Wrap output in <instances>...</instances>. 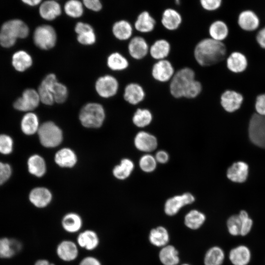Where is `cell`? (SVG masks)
<instances>
[{
  "label": "cell",
  "mask_w": 265,
  "mask_h": 265,
  "mask_svg": "<svg viewBox=\"0 0 265 265\" xmlns=\"http://www.w3.org/2000/svg\"><path fill=\"white\" fill-rule=\"evenodd\" d=\"M226 55V48L221 41L211 38L201 40L196 45L194 56L197 63L202 67L215 65L223 60Z\"/></svg>",
  "instance_id": "1"
},
{
  "label": "cell",
  "mask_w": 265,
  "mask_h": 265,
  "mask_svg": "<svg viewBox=\"0 0 265 265\" xmlns=\"http://www.w3.org/2000/svg\"><path fill=\"white\" fill-rule=\"evenodd\" d=\"M29 33V27L24 21L19 19L10 20L1 26L0 44L5 48L11 47L18 38H26Z\"/></svg>",
  "instance_id": "2"
},
{
  "label": "cell",
  "mask_w": 265,
  "mask_h": 265,
  "mask_svg": "<svg viewBox=\"0 0 265 265\" xmlns=\"http://www.w3.org/2000/svg\"><path fill=\"white\" fill-rule=\"evenodd\" d=\"M106 112L103 106L96 102H89L81 108L79 118L81 125L87 128H99L104 123Z\"/></svg>",
  "instance_id": "3"
},
{
  "label": "cell",
  "mask_w": 265,
  "mask_h": 265,
  "mask_svg": "<svg viewBox=\"0 0 265 265\" xmlns=\"http://www.w3.org/2000/svg\"><path fill=\"white\" fill-rule=\"evenodd\" d=\"M195 78V73L189 67H184L175 73L170 80L169 91L175 98H183L185 90Z\"/></svg>",
  "instance_id": "4"
},
{
  "label": "cell",
  "mask_w": 265,
  "mask_h": 265,
  "mask_svg": "<svg viewBox=\"0 0 265 265\" xmlns=\"http://www.w3.org/2000/svg\"><path fill=\"white\" fill-rule=\"evenodd\" d=\"M37 133L40 143L47 148L56 147L63 140V133L61 129L52 121L42 123Z\"/></svg>",
  "instance_id": "5"
},
{
  "label": "cell",
  "mask_w": 265,
  "mask_h": 265,
  "mask_svg": "<svg viewBox=\"0 0 265 265\" xmlns=\"http://www.w3.org/2000/svg\"><path fill=\"white\" fill-rule=\"evenodd\" d=\"M57 32L51 25L44 24L38 26L33 33V40L39 49L48 50L53 48L56 44Z\"/></svg>",
  "instance_id": "6"
},
{
  "label": "cell",
  "mask_w": 265,
  "mask_h": 265,
  "mask_svg": "<svg viewBox=\"0 0 265 265\" xmlns=\"http://www.w3.org/2000/svg\"><path fill=\"white\" fill-rule=\"evenodd\" d=\"M248 132L252 143L265 148V115L253 114L249 120Z\"/></svg>",
  "instance_id": "7"
},
{
  "label": "cell",
  "mask_w": 265,
  "mask_h": 265,
  "mask_svg": "<svg viewBox=\"0 0 265 265\" xmlns=\"http://www.w3.org/2000/svg\"><path fill=\"white\" fill-rule=\"evenodd\" d=\"M80 247L76 241L70 239H63L59 241L55 248L56 257L64 263H72L79 256Z\"/></svg>",
  "instance_id": "8"
},
{
  "label": "cell",
  "mask_w": 265,
  "mask_h": 265,
  "mask_svg": "<svg viewBox=\"0 0 265 265\" xmlns=\"http://www.w3.org/2000/svg\"><path fill=\"white\" fill-rule=\"evenodd\" d=\"M119 84L115 77L110 75L100 77L95 83V89L98 95L107 99L115 96L119 89Z\"/></svg>",
  "instance_id": "9"
},
{
  "label": "cell",
  "mask_w": 265,
  "mask_h": 265,
  "mask_svg": "<svg viewBox=\"0 0 265 265\" xmlns=\"http://www.w3.org/2000/svg\"><path fill=\"white\" fill-rule=\"evenodd\" d=\"M40 102L37 90L28 88L23 92L22 97L14 102L13 106L19 111L31 112L38 107Z\"/></svg>",
  "instance_id": "10"
},
{
  "label": "cell",
  "mask_w": 265,
  "mask_h": 265,
  "mask_svg": "<svg viewBox=\"0 0 265 265\" xmlns=\"http://www.w3.org/2000/svg\"><path fill=\"white\" fill-rule=\"evenodd\" d=\"M76 242L80 248L92 252L98 248L101 240L97 232L87 229L81 230L77 235Z\"/></svg>",
  "instance_id": "11"
},
{
  "label": "cell",
  "mask_w": 265,
  "mask_h": 265,
  "mask_svg": "<svg viewBox=\"0 0 265 265\" xmlns=\"http://www.w3.org/2000/svg\"><path fill=\"white\" fill-rule=\"evenodd\" d=\"M39 16L47 22H52L63 13L62 5L57 0H44L38 7Z\"/></svg>",
  "instance_id": "12"
},
{
  "label": "cell",
  "mask_w": 265,
  "mask_h": 265,
  "mask_svg": "<svg viewBox=\"0 0 265 265\" xmlns=\"http://www.w3.org/2000/svg\"><path fill=\"white\" fill-rule=\"evenodd\" d=\"M175 73L172 64L166 59L158 60L153 65L151 70L153 79L160 82L170 80Z\"/></svg>",
  "instance_id": "13"
},
{
  "label": "cell",
  "mask_w": 265,
  "mask_h": 265,
  "mask_svg": "<svg viewBox=\"0 0 265 265\" xmlns=\"http://www.w3.org/2000/svg\"><path fill=\"white\" fill-rule=\"evenodd\" d=\"M195 201L194 196L190 193H185L169 198L164 205L165 213L169 216L175 215L184 206Z\"/></svg>",
  "instance_id": "14"
},
{
  "label": "cell",
  "mask_w": 265,
  "mask_h": 265,
  "mask_svg": "<svg viewBox=\"0 0 265 265\" xmlns=\"http://www.w3.org/2000/svg\"><path fill=\"white\" fill-rule=\"evenodd\" d=\"M57 80L56 76L53 73L48 74L42 80L37 91L40 101L43 104L51 106L54 103L51 88Z\"/></svg>",
  "instance_id": "15"
},
{
  "label": "cell",
  "mask_w": 265,
  "mask_h": 265,
  "mask_svg": "<svg viewBox=\"0 0 265 265\" xmlns=\"http://www.w3.org/2000/svg\"><path fill=\"white\" fill-rule=\"evenodd\" d=\"M149 48L148 43L143 37L136 36L130 39L128 50L132 58L141 60L149 53Z\"/></svg>",
  "instance_id": "16"
},
{
  "label": "cell",
  "mask_w": 265,
  "mask_h": 265,
  "mask_svg": "<svg viewBox=\"0 0 265 265\" xmlns=\"http://www.w3.org/2000/svg\"><path fill=\"white\" fill-rule=\"evenodd\" d=\"M243 100L242 95L234 90H226L220 97V104L228 112H233L238 109Z\"/></svg>",
  "instance_id": "17"
},
{
  "label": "cell",
  "mask_w": 265,
  "mask_h": 265,
  "mask_svg": "<svg viewBox=\"0 0 265 265\" xmlns=\"http://www.w3.org/2000/svg\"><path fill=\"white\" fill-rule=\"evenodd\" d=\"M134 144L136 149L144 152L154 151L158 146L157 138L145 131L139 132L134 139Z\"/></svg>",
  "instance_id": "18"
},
{
  "label": "cell",
  "mask_w": 265,
  "mask_h": 265,
  "mask_svg": "<svg viewBox=\"0 0 265 265\" xmlns=\"http://www.w3.org/2000/svg\"><path fill=\"white\" fill-rule=\"evenodd\" d=\"M61 226L63 230L69 234H76L80 233L83 226L81 217L75 212L65 214L61 219Z\"/></svg>",
  "instance_id": "19"
},
{
  "label": "cell",
  "mask_w": 265,
  "mask_h": 265,
  "mask_svg": "<svg viewBox=\"0 0 265 265\" xmlns=\"http://www.w3.org/2000/svg\"><path fill=\"white\" fill-rule=\"evenodd\" d=\"M249 166L243 161L233 163L227 169V177L232 182L238 183L244 182L248 177Z\"/></svg>",
  "instance_id": "20"
},
{
  "label": "cell",
  "mask_w": 265,
  "mask_h": 265,
  "mask_svg": "<svg viewBox=\"0 0 265 265\" xmlns=\"http://www.w3.org/2000/svg\"><path fill=\"white\" fill-rule=\"evenodd\" d=\"M123 97L130 104L136 105L144 100L145 92L142 86L139 84L131 82L125 86Z\"/></svg>",
  "instance_id": "21"
},
{
  "label": "cell",
  "mask_w": 265,
  "mask_h": 265,
  "mask_svg": "<svg viewBox=\"0 0 265 265\" xmlns=\"http://www.w3.org/2000/svg\"><path fill=\"white\" fill-rule=\"evenodd\" d=\"M30 202L36 208H44L49 205L52 199L51 191L44 187H37L32 189L29 194Z\"/></svg>",
  "instance_id": "22"
},
{
  "label": "cell",
  "mask_w": 265,
  "mask_h": 265,
  "mask_svg": "<svg viewBox=\"0 0 265 265\" xmlns=\"http://www.w3.org/2000/svg\"><path fill=\"white\" fill-rule=\"evenodd\" d=\"M182 21L181 14L174 8H167L162 12L161 23L162 26L168 30H177L181 26Z\"/></svg>",
  "instance_id": "23"
},
{
  "label": "cell",
  "mask_w": 265,
  "mask_h": 265,
  "mask_svg": "<svg viewBox=\"0 0 265 265\" xmlns=\"http://www.w3.org/2000/svg\"><path fill=\"white\" fill-rule=\"evenodd\" d=\"M111 31L116 39L120 41H126L132 38L133 27L128 20L121 19L113 24Z\"/></svg>",
  "instance_id": "24"
},
{
  "label": "cell",
  "mask_w": 265,
  "mask_h": 265,
  "mask_svg": "<svg viewBox=\"0 0 265 265\" xmlns=\"http://www.w3.org/2000/svg\"><path fill=\"white\" fill-rule=\"evenodd\" d=\"M238 23L242 29L251 31L256 30L259 27L260 20L254 12L250 10H246L239 14Z\"/></svg>",
  "instance_id": "25"
},
{
  "label": "cell",
  "mask_w": 265,
  "mask_h": 265,
  "mask_svg": "<svg viewBox=\"0 0 265 265\" xmlns=\"http://www.w3.org/2000/svg\"><path fill=\"white\" fill-rule=\"evenodd\" d=\"M156 21L147 11H143L137 16L134 27L138 32L147 33L152 32L156 26Z\"/></svg>",
  "instance_id": "26"
},
{
  "label": "cell",
  "mask_w": 265,
  "mask_h": 265,
  "mask_svg": "<svg viewBox=\"0 0 265 265\" xmlns=\"http://www.w3.org/2000/svg\"><path fill=\"white\" fill-rule=\"evenodd\" d=\"M171 51L170 43L164 39L155 41L149 48V53L154 59L158 60L166 59Z\"/></svg>",
  "instance_id": "27"
},
{
  "label": "cell",
  "mask_w": 265,
  "mask_h": 265,
  "mask_svg": "<svg viewBox=\"0 0 265 265\" xmlns=\"http://www.w3.org/2000/svg\"><path fill=\"white\" fill-rule=\"evenodd\" d=\"M250 249L245 245L238 246L231 250L229 258L233 265H247L251 259Z\"/></svg>",
  "instance_id": "28"
},
{
  "label": "cell",
  "mask_w": 265,
  "mask_h": 265,
  "mask_svg": "<svg viewBox=\"0 0 265 265\" xmlns=\"http://www.w3.org/2000/svg\"><path fill=\"white\" fill-rule=\"evenodd\" d=\"M62 8L63 13L73 19L81 18L86 10L81 0H66L62 5Z\"/></svg>",
  "instance_id": "29"
},
{
  "label": "cell",
  "mask_w": 265,
  "mask_h": 265,
  "mask_svg": "<svg viewBox=\"0 0 265 265\" xmlns=\"http://www.w3.org/2000/svg\"><path fill=\"white\" fill-rule=\"evenodd\" d=\"M54 161L60 167H72L77 162V157L72 150L68 148H63L56 153Z\"/></svg>",
  "instance_id": "30"
},
{
  "label": "cell",
  "mask_w": 265,
  "mask_h": 265,
  "mask_svg": "<svg viewBox=\"0 0 265 265\" xmlns=\"http://www.w3.org/2000/svg\"><path fill=\"white\" fill-rule=\"evenodd\" d=\"M228 69L235 73H241L245 70L247 66V60L245 56L241 53L233 52L226 59Z\"/></svg>",
  "instance_id": "31"
},
{
  "label": "cell",
  "mask_w": 265,
  "mask_h": 265,
  "mask_svg": "<svg viewBox=\"0 0 265 265\" xmlns=\"http://www.w3.org/2000/svg\"><path fill=\"white\" fill-rule=\"evenodd\" d=\"M40 126L37 115L32 112H27L25 114L21 123L22 132L28 135L37 132Z\"/></svg>",
  "instance_id": "32"
},
{
  "label": "cell",
  "mask_w": 265,
  "mask_h": 265,
  "mask_svg": "<svg viewBox=\"0 0 265 265\" xmlns=\"http://www.w3.org/2000/svg\"><path fill=\"white\" fill-rule=\"evenodd\" d=\"M33 60L30 55L25 51H19L12 56V63L19 72H24L31 67Z\"/></svg>",
  "instance_id": "33"
},
{
  "label": "cell",
  "mask_w": 265,
  "mask_h": 265,
  "mask_svg": "<svg viewBox=\"0 0 265 265\" xmlns=\"http://www.w3.org/2000/svg\"><path fill=\"white\" fill-rule=\"evenodd\" d=\"M29 172L37 177H41L46 173V165L44 159L38 155L30 156L27 160Z\"/></svg>",
  "instance_id": "34"
},
{
  "label": "cell",
  "mask_w": 265,
  "mask_h": 265,
  "mask_svg": "<svg viewBox=\"0 0 265 265\" xmlns=\"http://www.w3.org/2000/svg\"><path fill=\"white\" fill-rule=\"evenodd\" d=\"M178 251L172 245H166L159 253V259L163 265H177L179 263Z\"/></svg>",
  "instance_id": "35"
},
{
  "label": "cell",
  "mask_w": 265,
  "mask_h": 265,
  "mask_svg": "<svg viewBox=\"0 0 265 265\" xmlns=\"http://www.w3.org/2000/svg\"><path fill=\"white\" fill-rule=\"evenodd\" d=\"M149 239L154 246L162 247L166 245L169 241V234L164 227L159 226L150 231Z\"/></svg>",
  "instance_id": "36"
},
{
  "label": "cell",
  "mask_w": 265,
  "mask_h": 265,
  "mask_svg": "<svg viewBox=\"0 0 265 265\" xmlns=\"http://www.w3.org/2000/svg\"><path fill=\"white\" fill-rule=\"evenodd\" d=\"M208 30L210 38L221 42L226 38L229 33L227 25L221 20L213 22L209 26Z\"/></svg>",
  "instance_id": "37"
},
{
  "label": "cell",
  "mask_w": 265,
  "mask_h": 265,
  "mask_svg": "<svg viewBox=\"0 0 265 265\" xmlns=\"http://www.w3.org/2000/svg\"><path fill=\"white\" fill-rule=\"evenodd\" d=\"M106 64L114 71H121L126 69L129 65L128 59L118 52L111 53L107 57Z\"/></svg>",
  "instance_id": "38"
},
{
  "label": "cell",
  "mask_w": 265,
  "mask_h": 265,
  "mask_svg": "<svg viewBox=\"0 0 265 265\" xmlns=\"http://www.w3.org/2000/svg\"><path fill=\"white\" fill-rule=\"evenodd\" d=\"M205 215L196 210L189 211L185 217V224L188 228L192 230L199 229L205 222Z\"/></svg>",
  "instance_id": "39"
},
{
  "label": "cell",
  "mask_w": 265,
  "mask_h": 265,
  "mask_svg": "<svg viewBox=\"0 0 265 265\" xmlns=\"http://www.w3.org/2000/svg\"><path fill=\"white\" fill-rule=\"evenodd\" d=\"M134 168L133 162L129 159H123L120 164L116 165L112 170L114 176L119 180L128 178Z\"/></svg>",
  "instance_id": "40"
},
{
  "label": "cell",
  "mask_w": 265,
  "mask_h": 265,
  "mask_svg": "<svg viewBox=\"0 0 265 265\" xmlns=\"http://www.w3.org/2000/svg\"><path fill=\"white\" fill-rule=\"evenodd\" d=\"M223 250L218 246L210 248L206 253L204 263L205 265H221L224 260Z\"/></svg>",
  "instance_id": "41"
},
{
  "label": "cell",
  "mask_w": 265,
  "mask_h": 265,
  "mask_svg": "<svg viewBox=\"0 0 265 265\" xmlns=\"http://www.w3.org/2000/svg\"><path fill=\"white\" fill-rule=\"evenodd\" d=\"M153 115L147 108H138L134 112L132 121L133 124L138 128H144L151 124Z\"/></svg>",
  "instance_id": "42"
},
{
  "label": "cell",
  "mask_w": 265,
  "mask_h": 265,
  "mask_svg": "<svg viewBox=\"0 0 265 265\" xmlns=\"http://www.w3.org/2000/svg\"><path fill=\"white\" fill-rule=\"evenodd\" d=\"M51 90L54 103L62 104L67 100L68 96V88L58 80L53 85Z\"/></svg>",
  "instance_id": "43"
},
{
  "label": "cell",
  "mask_w": 265,
  "mask_h": 265,
  "mask_svg": "<svg viewBox=\"0 0 265 265\" xmlns=\"http://www.w3.org/2000/svg\"><path fill=\"white\" fill-rule=\"evenodd\" d=\"M157 161L155 158L150 154L142 156L139 159V165L141 169L147 173L153 172L157 166Z\"/></svg>",
  "instance_id": "44"
},
{
  "label": "cell",
  "mask_w": 265,
  "mask_h": 265,
  "mask_svg": "<svg viewBox=\"0 0 265 265\" xmlns=\"http://www.w3.org/2000/svg\"><path fill=\"white\" fill-rule=\"evenodd\" d=\"M202 90L201 83L195 79L192 80L184 91L183 98L194 99L198 97Z\"/></svg>",
  "instance_id": "45"
},
{
  "label": "cell",
  "mask_w": 265,
  "mask_h": 265,
  "mask_svg": "<svg viewBox=\"0 0 265 265\" xmlns=\"http://www.w3.org/2000/svg\"><path fill=\"white\" fill-rule=\"evenodd\" d=\"M228 231L233 236L240 235L241 222L238 214L231 216L227 221Z\"/></svg>",
  "instance_id": "46"
},
{
  "label": "cell",
  "mask_w": 265,
  "mask_h": 265,
  "mask_svg": "<svg viewBox=\"0 0 265 265\" xmlns=\"http://www.w3.org/2000/svg\"><path fill=\"white\" fill-rule=\"evenodd\" d=\"M15 255L11 248L10 241L7 237L0 238V258L10 259Z\"/></svg>",
  "instance_id": "47"
},
{
  "label": "cell",
  "mask_w": 265,
  "mask_h": 265,
  "mask_svg": "<svg viewBox=\"0 0 265 265\" xmlns=\"http://www.w3.org/2000/svg\"><path fill=\"white\" fill-rule=\"evenodd\" d=\"M238 214L241 222L240 235L245 236L250 232L253 225V221L249 217L248 213L244 210L240 211Z\"/></svg>",
  "instance_id": "48"
},
{
  "label": "cell",
  "mask_w": 265,
  "mask_h": 265,
  "mask_svg": "<svg viewBox=\"0 0 265 265\" xmlns=\"http://www.w3.org/2000/svg\"><path fill=\"white\" fill-rule=\"evenodd\" d=\"M77 40L81 45L89 46L95 43L97 36L94 29L84 32L77 35Z\"/></svg>",
  "instance_id": "49"
},
{
  "label": "cell",
  "mask_w": 265,
  "mask_h": 265,
  "mask_svg": "<svg viewBox=\"0 0 265 265\" xmlns=\"http://www.w3.org/2000/svg\"><path fill=\"white\" fill-rule=\"evenodd\" d=\"M13 141L10 136L6 134L0 135V153L8 155L13 150Z\"/></svg>",
  "instance_id": "50"
},
{
  "label": "cell",
  "mask_w": 265,
  "mask_h": 265,
  "mask_svg": "<svg viewBox=\"0 0 265 265\" xmlns=\"http://www.w3.org/2000/svg\"><path fill=\"white\" fill-rule=\"evenodd\" d=\"M86 9L94 13H99L103 9L102 0H81Z\"/></svg>",
  "instance_id": "51"
},
{
  "label": "cell",
  "mask_w": 265,
  "mask_h": 265,
  "mask_svg": "<svg viewBox=\"0 0 265 265\" xmlns=\"http://www.w3.org/2000/svg\"><path fill=\"white\" fill-rule=\"evenodd\" d=\"M202 8L208 11L217 10L222 4V0H199Z\"/></svg>",
  "instance_id": "52"
},
{
  "label": "cell",
  "mask_w": 265,
  "mask_h": 265,
  "mask_svg": "<svg viewBox=\"0 0 265 265\" xmlns=\"http://www.w3.org/2000/svg\"><path fill=\"white\" fill-rule=\"evenodd\" d=\"M11 173L10 166L0 161V185L5 183L10 178Z\"/></svg>",
  "instance_id": "53"
},
{
  "label": "cell",
  "mask_w": 265,
  "mask_h": 265,
  "mask_svg": "<svg viewBox=\"0 0 265 265\" xmlns=\"http://www.w3.org/2000/svg\"><path fill=\"white\" fill-rule=\"evenodd\" d=\"M255 107L257 113L265 115V93L260 94L257 97Z\"/></svg>",
  "instance_id": "54"
},
{
  "label": "cell",
  "mask_w": 265,
  "mask_h": 265,
  "mask_svg": "<svg viewBox=\"0 0 265 265\" xmlns=\"http://www.w3.org/2000/svg\"><path fill=\"white\" fill-rule=\"evenodd\" d=\"M78 265H103L101 261L96 256L87 255L83 257Z\"/></svg>",
  "instance_id": "55"
},
{
  "label": "cell",
  "mask_w": 265,
  "mask_h": 265,
  "mask_svg": "<svg viewBox=\"0 0 265 265\" xmlns=\"http://www.w3.org/2000/svg\"><path fill=\"white\" fill-rule=\"evenodd\" d=\"M94 29L91 24L83 21H78L74 26V31L77 35Z\"/></svg>",
  "instance_id": "56"
},
{
  "label": "cell",
  "mask_w": 265,
  "mask_h": 265,
  "mask_svg": "<svg viewBox=\"0 0 265 265\" xmlns=\"http://www.w3.org/2000/svg\"><path fill=\"white\" fill-rule=\"evenodd\" d=\"M155 158L157 162L165 163L169 159V155L165 151L160 150L156 153Z\"/></svg>",
  "instance_id": "57"
},
{
  "label": "cell",
  "mask_w": 265,
  "mask_h": 265,
  "mask_svg": "<svg viewBox=\"0 0 265 265\" xmlns=\"http://www.w3.org/2000/svg\"><path fill=\"white\" fill-rule=\"evenodd\" d=\"M256 40L259 45L265 49V26L260 29L256 36Z\"/></svg>",
  "instance_id": "58"
},
{
  "label": "cell",
  "mask_w": 265,
  "mask_h": 265,
  "mask_svg": "<svg viewBox=\"0 0 265 265\" xmlns=\"http://www.w3.org/2000/svg\"><path fill=\"white\" fill-rule=\"evenodd\" d=\"M33 265H56L53 262L45 258L38 257Z\"/></svg>",
  "instance_id": "59"
},
{
  "label": "cell",
  "mask_w": 265,
  "mask_h": 265,
  "mask_svg": "<svg viewBox=\"0 0 265 265\" xmlns=\"http://www.w3.org/2000/svg\"><path fill=\"white\" fill-rule=\"evenodd\" d=\"M25 5L31 7H38L44 0H21Z\"/></svg>",
  "instance_id": "60"
},
{
  "label": "cell",
  "mask_w": 265,
  "mask_h": 265,
  "mask_svg": "<svg viewBox=\"0 0 265 265\" xmlns=\"http://www.w3.org/2000/svg\"><path fill=\"white\" fill-rule=\"evenodd\" d=\"M175 1L177 4H179L181 2L180 0H175Z\"/></svg>",
  "instance_id": "61"
},
{
  "label": "cell",
  "mask_w": 265,
  "mask_h": 265,
  "mask_svg": "<svg viewBox=\"0 0 265 265\" xmlns=\"http://www.w3.org/2000/svg\"><path fill=\"white\" fill-rule=\"evenodd\" d=\"M181 265H190L187 264H182Z\"/></svg>",
  "instance_id": "62"
}]
</instances>
